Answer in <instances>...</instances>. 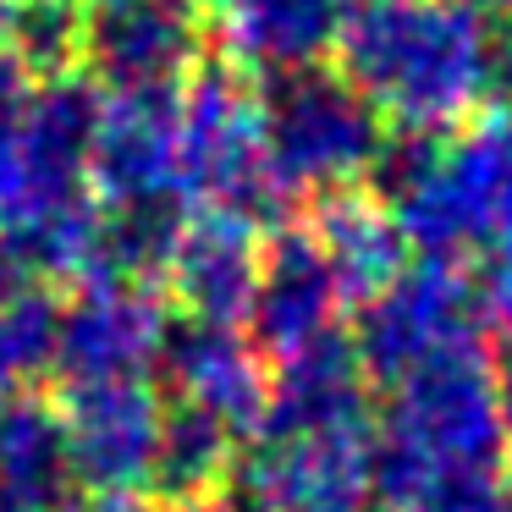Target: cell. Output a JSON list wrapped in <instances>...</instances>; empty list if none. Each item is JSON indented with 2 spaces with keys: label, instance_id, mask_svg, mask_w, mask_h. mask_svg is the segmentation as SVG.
<instances>
[{
  "label": "cell",
  "instance_id": "30",
  "mask_svg": "<svg viewBox=\"0 0 512 512\" xmlns=\"http://www.w3.org/2000/svg\"><path fill=\"white\" fill-rule=\"evenodd\" d=\"M171 512H243V507H232V501H221V496H199V501H177Z\"/></svg>",
  "mask_w": 512,
  "mask_h": 512
},
{
  "label": "cell",
  "instance_id": "10",
  "mask_svg": "<svg viewBox=\"0 0 512 512\" xmlns=\"http://www.w3.org/2000/svg\"><path fill=\"white\" fill-rule=\"evenodd\" d=\"M89 188L105 210L155 204L182 193V122L177 89H133L100 105L89 149Z\"/></svg>",
  "mask_w": 512,
  "mask_h": 512
},
{
  "label": "cell",
  "instance_id": "23",
  "mask_svg": "<svg viewBox=\"0 0 512 512\" xmlns=\"http://www.w3.org/2000/svg\"><path fill=\"white\" fill-rule=\"evenodd\" d=\"M474 298H479V320L512 331V248H490L485 270L474 276Z\"/></svg>",
  "mask_w": 512,
  "mask_h": 512
},
{
  "label": "cell",
  "instance_id": "15",
  "mask_svg": "<svg viewBox=\"0 0 512 512\" xmlns=\"http://www.w3.org/2000/svg\"><path fill=\"white\" fill-rule=\"evenodd\" d=\"M226 61L265 78L309 72L342 45L358 0H215Z\"/></svg>",
  "mask_w": 512,
  "mask_h": 512
},
{
  "label": "cell",
  "instance_id": "14",
  "mask_svg": "<svg viewBox=\"0 0 512 512\" xmlns=\"http://www.w3.org/2000/svg\"><path fill=\"white\" fill-rule=\"evenodd\" d=\"M369 430V375L342 331L281 358L254 435H331Z\"/></svg>",
  "mask_w": 512,
  "mask_h": 512
},
{
  "label": "cell",
  "instance_id": "6",
  "mask_svg": "<svg viewBox=\"0 0 512 512\" xmlns=\"http://www.w3.org/2000/svg\"><path fill=\"white\" fill-rule=\"evenodd\" d=\"M479 325L485 320H479L474 276H463L452 259H424V265H408L391 287H380L364 303L353 353L369 380L391 386L408 369L479 342Z\"/></svg>",
  "mask_w": 512,
  "mask_h": 512
},
{
  "label": "cell",
  "instance_id": "32",
  "mask_svg": "<svg viewBox=\"0 0 512 512\" xmlns=\"http://www.w3.org/2000/svg\"><path fill=\"white\" fill-rule=\"evenodd\" d=\"M182 6H210V0H182Z\"/></svg>",
  "mask_w": 512,
  "mask_h": 512
},
{
  "label": "cell",
  "instance_id": "31",
  "mask_svg": "<svg viewBox=\"0 0 512 512\" xmlns=\"http://www.w3.org/2000/svg\"><path fill=\"white\" fill-rule=\"evenodd\" d=\"M490 512H512V490H501V496H496V507H490Z\"/></svg>",
  "mask_w": 512,
  "mask_h": 512
},
{
  "label": "cell",
  "instance_id": "26",
  "mask_svg": "<svg viewBox=\"0 0 512 512\" xmlns=\"http://www.w3.org/2000/svg\"><path fill=\"white\" fill-rule=\"evenodd\" d=\"M496 419H501V441H507V452H512V347L496 364Z\"/></svg>",
  "mask_w": 512,
  "mask_h": 512
},
{
  "label": "cell",
  "instance_id": "2",
  "mask_svg": "<svg viewBox=\"0 0 512 512\" xmlns=\"http://www.w3.org/2000/svg\"><path fill=\"white\" fill-rule=\"evenodd\" d=\"M105 94L94 78L61 72L34 83L17 133L0 144V237L12 259L50 281H83L100 232L89 199V149Z\"/></svg>",
  "mask_w": 512,
  "mask_h": 512
},
{
  "label": "cell",
  "instance_id": "8",
  "mask_svg": "<svg viewBox=\"0 0 512 512\" xmlns=\"http://www.w3.org/2000/svg\"><path fill=\"white\" fill-rule=\"evenodd\" d=\"M171 336V314L155 287L138 281H83L61 309L56 369L67 386L83 380H144L160 364Z\"/></svg>",
  "mask_w": 512,
  "mask_h": 512
},
{
  "label": "cell",
  "instance_id": "27",
  "mask_svg": "<svg viewBox=\"0 0 512 512\" xmlns=\"http://www.w3.org/2000/svg\"><path fill=\"white\" fill-rule=\"evenodd\" d=\"M490 83L501 89V100H507V111H512V39L496 50V78H490Z\"/></svg>",
  "mask_w": 512,
  "mask_h": 512
},
{
  "label": "cell",
  "instance_id": "3",
  "mask_svg": "<svg viewBox=\"0 0 512 512\" xmlns=\"http://www.w3.org/2000/svg\"><path fill=\"white\" fill-rule=\"evenodd\" d=\"M336 50L347 83L413 133L474 116L496 78L490 23L468 0H358Z\"/></svg>",
  "mask_w": 512,
  "mask_h": 512
},
{
  "label": "cell",
  "instance_id": "11",
  "mask_svg": "<svg viewBox=\"0 0 512 512\" xmlns=\"http://www.w3.org/2000/svg\"><path fill=\"white\" fill-rule=\"evenodd\" d=\"M61 424H67L72 468H78L83 485L94 490L149 485L160 424H166V408H160L149 380H83V386H67Z\"/></svg>",
  "mask_w": 512,
  "mask_h": 512
},
{
  "label": "cell",
  "instance_id": "4",
  "mask_svg": "<svg viewBox=\"0 0 512 512\" xmlns=\"http://www.w3.org/2000/svg\"><path fill=\"white\" fill-rule=\"evenodd\" d=\"M182 122V193L204 199V210L237 215L259 226L287 210L276 171L265 155V111L259 89L232 61H199L188 89L177 94Z\"/></svg>",
  "mask_w": 512,
  "mask_h": 512
},
{
  "label": "cell",
  "instance_id": "21",
  "mask_svg": "<svg viewBox=\"0 0 512 512\" xmlns=\"http://www.w3.org/2000/svg\"><path fill=\"white\" fill-rule=\"evenodd\" d=\"M61 303L45 287H12L0 298V402L34 391L45 369H56Z\"/></svg>",
  "mask_w": 512,
  "mask_h": 512
},
{
  "label": "cell",
  "instance_id": "18",
  "mask_svg": "<svg viewBox=\"0 0 512 512\" xmlns=\"http://www.w3.org/2000/svg\"><path fill=\"white\" fill-rule=\"evenodd\" d=\"M72 446L61 408L45 397L23 391V397L0 402V512H50L72 496Z\"/></svg>",
  "mask_w": 512,
  "mask_h": 512
},
{
  "label": "cell",
  "instance_id": "1",
  "mask_svg": "<svg viewBox=\"0 0 512 512\" xmlns=\"http://www.w3.org/2000/svg\"><path fill=\"white\" fill-rule=\"evenodd\" d=\"M496 364L479 342L391 380L369 441L375 501L391 512H490L501 496Z\"/></svg>",
  "mask_w": 512,
  "mask_h": 512
},
{
  "label": "cell",
  "instance_id": "25",
  "mask_svg": "<svg viewBox=\"0 0 512 512\" xmlns=\"http://www.w3.org/2000/svg\"><path fill=\"white\" fill-rule=\"evenodd\" d=\"M50 512H149L144 507V496L138 490H78V496H67L61 507H50Z\"/></svg>",
  "mask_w": 512,
  "mask_h": 512
},
{
  "label": "cell",
  "instance_id": "17",
  "mask_svg": "<svg viewBox=\"0 0 512 512\" xmlns=\"http://www.w3.org/2000/svg\"><path fill=\"white\" fill-rule=\"evenodd\" d=\"M309 232L347 303H369L380 287H391L408 270V237L391 221L386 204L369 199V193H325Z\"/></svg>",
  "mask_w": 512,
  "mask_h": 512
},
{
  "label": "cell",
  "instance_id": "22",
  "mask_svg": "<svg viewBox=\"0 0 512 512\" xmlns=\"http://www.w3.org/2000/svg\"><path fill=\"white\" fill-rule=\"evenodd\" d=\"M0 45L23 61L34 83L61 78L83 56V17L67 0H12L6 28H0Z\"/></svg>",
  "mask_w": 512,
  "mask_h": 512
},
{
  "label": "cell",
  "instance_id": "16",
  "mask_svg": "<svg viewBox=\"0 0 512 512\" xmlns=\"http://www.w3.org/2000/svg\"><path fill=\"white\" fill-rule=\"evenodd\" d=\"M259 248L254 226L237 215L204 210L182 226V243L171 254V298L188 309V320H210V325H243L254 309V287H259Z\"/></svg>",
  "mask_w": 512,
  "mask_h": 512
},
{
  "label": "cell",
  "instance_id": "28",
  "mask_svg": "<svg viewBox=\"0 0 512 512\" xmlns=\"http://www.w3.org/2000/svg\"><path fill=\"white\" fill-rule=\"evenodd\" d=\"M12 287H23V265L12 259V248H6V237H0V298Z\"/></svg>",
  "mask_w": 512,
  "mask_h": 512
},
{
  "label": "cell",
  "instance_id": "9",
  "mask_svg": "<svg viewBox=\"0 0 512 512\" xmlns=\"http://www.w3.org/2000/svg\"><path fill=\"white\" fill-rule=\"evenodd\" d=\"M199 23L182 0H94L83 17L89 78L111 94L177 89L199 67Z\"/></svg>",
  "mask_w": 512,
  "mask_h": 512
},
{
  "label": "cell",
  "instance_id": "29",
  "mask_svg": "<svg viewBox=\"0 0 512 512\" xmlns=\"http://www.w3.org/2000/svg\"><path fill=\"white\" fill-rule=\"evenodd\" d=\"M485 23H512V0H468Z\"/></svg>",
  "mask_w": 512,
  "mask_h": 512
},
{
  "label": "cell",
  "instance_id": "20",
  "mask_svg": "<svg viewBox=\"0 0 512 512\" xmlns=\"http://www.w3.org/2000/svg\"><path fill=\"white\" fill-rule=\"evenodd\" d=\"M182 204L155 199V204H116L100 210V232H94V259L83 281H138L155 287L171 270V254L182 243Z\"/></svg>",
  "mask_w": 512,
  "mask_h": 512
},
{
  "label": "cell",
  "instance_id": "19",
  "mask_svg": "<svg viewBox=\"0 0 512 512\" xmlns=\"http://www.w3.org/2000/svg\"><path fill=\"white\" fill-rule=\"evenodd\" d=\"M232 463H237V430L232 424L204 413V408H193V402L166 408L149 485H155L171 507H177V501L215 496V490L232 479Z\"/></svg>",
  "mask_w": 512,
  "mask_h": 512
},
{
  "label": "cell",
  "instance_id": "7",
  "mask_svg": "<svg viewBox=\"0 0 512 512\" xmlns=\"http://www.w3.org/2000/svg\"><path fill=\"white\" fill-rule=\"evenodd\" d=\"M375 430L331 435H254L232 479L243 512H369L375 507Z\"/></svg>",
  "mask_w": 512,
  "mask_h": 512
},
{
  "label": "cell",
  "instance_id": "12",
  "mask_svg": "<svg viewBox=\"0 0 512 512\" xmlns=\"http://www.w3.org/2000/svg\"><path fill=\"white\" fill-rule=\"evenodd\" d=\"M342 303L347 298L336 287L314 232L309 226H281L270 237L265 259H259V287H254V309H248L259 353L292 358L303 347H314L320 336L336 331Z\"/></svg>",
  "mask_w": 512,
  "mask_h": 512
},
{
  "label": "cell",
  "instance_id": "24",
  "mask_svg": "<svg viewBox=\"0 0 512 512\" xmlns=\"http://www.w3.org/2000/svg\"><path fill=\"white\" fill-rule=\"evenodd\" d=\"M28 94H34L28 67L6 45H0V144L17 133V122H23V111H28Z\"/></svg>",
  "mask_w": 512,
  "mask_h": 512
},
{
  "label": "cell",
  "instance_id": "13",
  "mask_svg": "<svg viewBox=\"0 0 512 512\" xmlns=\"http://www.w3.org/2000/svg\"><path fill=\"white\" fill-rule=\"evenodd\" d=\"M160 369H166L177 402L215 413L232 430H254L259 413H265V397H270L265 353L237 325H210V320L171 325Z\"/></svg>",
  "mask_w": 512,
  "mask_h": 512
},
{
  "label": "cell",
  "instance_id": "33",
  "mask_svg": "<svg viewBox=\"0 0 512 512\" xmlns=\"http://www.w3.org/2000/svg\"><path fill=\"white\" fill-rule=\"evenodd\" d=\"M67 6H94V0H67Z\"/></svg>",
  "mask_w": 512,
  "mask_h": 512
},
{
  "label": "cell",
  "instance_id": "5",
  "mask_svg": "<svg viewBox=\"0 0 512 512\" xmlns=\"http://www.w3.org/2000/svg\"><path fill=\"white\" fill-rule=\"evenodd\" d=\"M265 111V155L276 171L281 193L303 199V193H342L358 177H369L386 127L380 111L347 83V72H292L276 78L270 94H259Z\"/></svg>",
  "mask_w": 512,
  "mask_h": 512
}]
</instances>
